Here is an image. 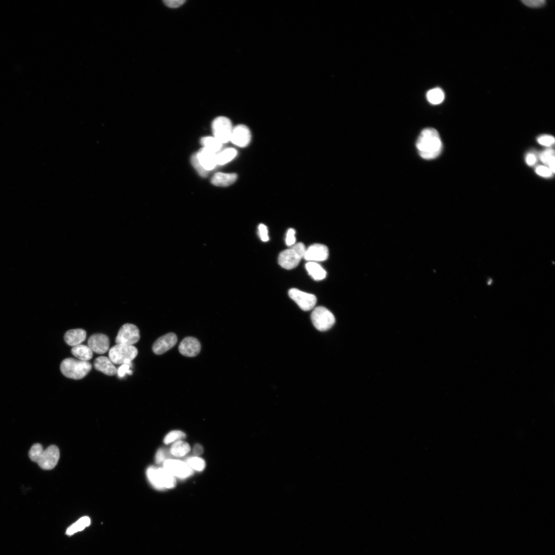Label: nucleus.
Instances as JSON below:
<instances>
[{"label": "nucleus", "mask_w": 555, "mask_h": 555, "mask_svg": "<svg viewBox=\"0 0 555 555\" xmlns=\"http://www.w3.org/2000/svg\"><path fill=\"white\" fill-rule=\"evenodd\" d=\"M237 178V176L235 173L218 172L213 176L211 182L214 186L226 187L233 184Z\"/></svg>", "instance_id": "nucleus-20"}, {"label": "nucleus", "mask_w": 555, "mask_h": 555, "mask_svg": "<svg viewBox=\"0 0 555 555\" xmlns=\"http://www.w3.org/2000/svg\"><path fill=\"white\" fill-rule=\"evenodd\" d=\"M203 449L201 445L199 444H196L193 448V452L195 456L201 455L203 452Z\"/></svg>", "instance_id": "nucleus-41"}, {"label": "nucleus", "mask_w": 555, "mask_h": 555, "mask_svg": "<svg viewBox=\"0 0 555 555\" xmlns=\"http://www.w3.org/2000/svg\"><path fill=\"white\" fill-rule=\"evenodd\" d=\"M203 147L216 153L222 146V143L214 137H204L200 140Z\"/></svg>", "instance_id": "nucleus-25"}, {"label": "nucleus", "mask_w": 555, "mask_h": 555, "mask_svg": "<svg viewBox=\"0 0 555 555\" xmlns=\"http://www.w3.org/2000/svg\"><path fill=\"white\" fill-rule=\"evenodd\" d=\"M163 468L174 476L185 478L193 473V470L184 461L168 459L163 462Z\"/></svg>", "instance_id": "nucleus-11"}, {"label": "nucleus", "mask_w": 555, "mask_h": 555, "mask_svg": "<svg viewBox=\"0 0 555 555\" xmlns=\"http://www.w3.org/2000/svg\"><path fill=\"white\" fill-rule=\"evenodd\" d=\"M191 163L200 176L202 177H206L208 176L210 172L206 170L200 164L196 153H194L192 155L191 157Z\"/></svg>", "instance_id": "nucleus-30"}, {"label": "nucleus", "mask_w": 555, "mask_h": 555, "mask_svg": "<svg viewBox=\"0 0 555 555\" xmlns=\"http://www.w3.org/2000/svg\"><path fill=\"white\" fill-rule=\"evenodd\" d=\"M538 142L540 144L545 146H550L554 143V138L553 136L548 135H544L540 136L538 139Z\"/></svg>", "instance_id": "nucleus-32"}, {"label": "nucleus", "mask_w": 555, "mask_h": 555, "mask_svg": "<svg viewBox=\"0 0 555 555\" xmlns=\"http://www.w3.org/2000/svg\"><path fill=\"white\" fill-rule=\"evenodd\" d=\"M305 268L308 274L314 280H322L326 277V271L316 262H307L305 265Z\"/></svg>", "instance_id": "nucleus-21"}, {"label": "nucleus", "mask_w": 555, "mask_h": 555, "mask_svg": "<svg viewBox=\"0 0 555 555\" xmlns=\"http://www.w3.org/2000/svg\"><path fill=\"white\" fill-rule=\"evenodd\" d=\"M190 449V446L187 442L178 440L172 445L170 452L173 456L180 457L186 455Z\"/></svg>", "instance_id": "nucleus-24"}, {"label": "nucleus", "mask_w": 555, "mask_h": 555, "mask_svg": "<svg viewBox=\"0 0 555 555\" xmlns=\"http://www.w3.org/2000/svg\"><path fill=\"white\" fill-rule=\"evenodd\" d=\"M196 154L200 164L206 170L210 172L217 165L216 153L202 147Z\"/></svg>", "instance_id": "nucleus-17"}, {"label": "nucleus", "mask_w": 555, "mask_h": 555, "mask_svg": "<svg viewBox=\"0 0 555 555\" xmlns=\"http://www.w3.org/2000/svg\"><path fill=\"white\" fill-rule=\"evenodd\" d=\"M526 162L529 165H533L536 162L535 155L533 153H528L526 157Z\"/></svg>", "instance_id": "nucleus-40"}, {"label": "nucleus", "mask_w": 555, "mask_h": 555, "mask_svg": "<svg viewBox=\"0 0 555 555\" xmlns=\"http://www.w3.org/2000/svg\"><path fill=\"white\" fill-rule=\"evenodd\" d=\"M168 452L164 449L160 448L157 451L155 455V462L157 464L163 463L169 457Z\"/></svg>", "instance_id": "nucleus-33"}, {"label": "nucleus", "mask_w": 555, "mask_h": 555, "mask_svg": "<svg viewBox=\"0 0 555 555\" xmlns=\"http://www.w3.org/2000/svg\"><path fill=\"white\" fill-rule=\"evenodd\" d=\"M233 127L230 120L224 116L216 118L212 123L213 137L222 144L230 140Z\"/></svg>", "instance_id": "nucleus-8"}, {"label": "nucleus", "mask_w": 555, "mask_h": 555, "mask_svg": "<svg viewBox=\"0 0 555 555\" xmlns=\"http://www.w3.org/2000/svg\"><path fill=\"white\" fill-rule=\"evenodd\" d=\"M72 355L79 360L88 361L92 357V351L87 345L79 344L73 346L71 350Z\"/></svg>", "instance_id": "nucleus-22"}, {"label": "nucleus", "mask_w": 555, "mask_h": 555, "mask_svg": "<svg viewBox=\"0 0 555 555\" xmlns=\"http://www.w3.org/2000/svg\"><path fill=\"white\" fill-rule=\"evenodd\" d=\"M95 368L108 376L117 374V369L109 358L101 356L96 358L94 362Z\"/></svg>", "instance_id": "nucleus-18"}, {"label": "nucleus", "mask_w": 555, "mask_h": 555, "mask_svg": "<svg viewBox=\"0 0 555 555\" xmlns=\"http://www.w3.org/2000/svg\"><path fill=\"white\" fill-rule=\"evenodd\" d=\"M130 367L131 366L128 364H122L117 370L118 376L121 378L124 377L125 376L126 374H127L130 375H132L133 374V372L130 369Z\"/></svg>", "instance_id": "nucleus-35"}, {"label": "nucleus", "mask_w": 555, "mask_h": 555, "mask_svg": "<svg viewBox=\"0 0 555 555\" xmlns=\"http://www.w3.org/2000/svg\"><path fill=\"white\" fill-rule=\"evenodd\" d=\"M186 434L182 431L174 430L169 433L164 437L163 441L165 444H169L176 440L184 438Z\"/></svg>", "instance_id": "nucleus-31"}, {"label": "nucleus", "mask_w": 555, "mask_h": 555, "mask_svg": "<svg viewBox=\"0 0 555 555\" xmlns=\"http://www.w3.org/2000/svg\"><path fill=\"white\" fill-rule=\"evenodd\" d=\"M186 1L184 0H167L163 1L164 4L170 8H177L181 6Z\"/></svg>", "instance_id": "nucleus-39"}, {"label": "nucleus", "mask_w": 555, "mask_h": 555, "mask_svg": "<svg viewBox=\"0 0 555 555\" xmlns=\"http://www.w3.org/2000/svg\"><path fill=\"white\" fill-rule=\"evenodd\" d=\"M258 230L259 236L261 240L263 242L268 241L269 240V237L267 227L264 224H261L258 227Z\"/></svg>", "instance_id": "nucleus-38"}, {"label": "nucleus", "mask_w": 555, "mask_h": 555, "mask_svg": "<svg viewBox=\"0 0 555 555\" xmlns=\"http://www.w3.org/2000/svg\"><path fill=\"white\" fill-rule=\"evenodd\" d=\"M29 458L44 470H51L57 465L60 457L58 447L51 445L45 450L39 443L33 445L28 453Z\"/></svg>", "instance_id": "nucleus-2"}, {"label": "nucleus", "mask_w": 555, "mask_h": 555, "mask_svg": "<svg viewBox=\"0 0 555 555\" xmlns=\"http://www.w3.org/2000/svg\"><path fill=\"white\" fill-rule=\"evenodd\" d=\"M87 344L92 351L97 354H103L109 348V340L104 334H96L89 337Z\"/></svg>", "instance_id": "nucleus-16"}, {"label": "nucleus", "mask_w": 555, "mask_h": 555, "mask_svg": "<svg viewBox=\"0 0 555 555\" xmlns=\"http://www.w3.org/2000/svg\"><path fill=\"white\" fill-rule=\"evenodd\" d=\"M140 339L139 330L133 324L126 323L120 328L115 339L116 344L132 345Z\"/></svg>", "instance_id": "nucleus-9"}, {"label": "nucleus", "mask_w": 555, "mask_h": 555, "mask_svg": "<svg viewBox=\"0 0 555 555\" xmlns=\"http://www.w3.org/2000/svg\"><path fill=\"white\" fill-rule=\"evenodd\" d=\"M138 350L133 345L116 344L109 351V358L116 364H126L132 366L131 361L137 356Z\"/></svg>", "instance_id": "nucleus-6"}, {"label": "nucleus", "mask_w": 555, "mask_h": 555, "mask_svg": "<svg viewBox=\"0 0 555 555\" xmlns=\"http://www.w3.org/2000/svg\"><path fill=\"white\" fill-rule=\"evenodd\" d=\"M91 369V364L87 361L68 358L60 364L61 373L65 377L72 379H81L85 377Z\"/></svg>", "instance_id": "nucleus-3"}, {"label": "nucleus", "mask_w": 555, "mask_h": 555, "mask_svg": "<svg viewBox=\"0 0 555 555\" xmlns=\"http://www.w3.org/2000/svg\"><path fill=\"white\" fill-rule=\"evenodd\" d=\"M305 250V245L302 243H298L290 248L282 251L278 257L279 265L288 270L294 268L304 258Z\"/></svg>", "instance_id": "nucleus-5"}, {"label": "nucleus", "mask_w": 555, "mask_h": 555, "mask_svg": "<svg viewBox=\"0 0 555 555\" xmlns=\"http://www.w3.org/2000/svg\"><path fill=\"white\" fill-rule=\"evenodd\" d=\"M251 137L249 128L245 125L239 124L233 127L230 141L237 146L244 147L249 144Z\"/></svg>", "instance_id": "nucleus-12"}, {"label": "nucleus", "mask_w": 555, "mask_h": 555, "mask_svg": "<svg viewBox=\"0 0 555 555\" xmlns=\"http://www.w3.org/2000/svg\"><path fill=\"white\" fill-rule=\"evenodd\" d=\"M177 341V338L174 333H168L159 337L154 343L153 351L156 355H161L174 346Z\"/></svg>", "instance_id": "nucleus-13"}, {"label": "nucleus", "mask_w": 555, "mask_h": 555, "mask_svg": "<svg viewBox=\"0 0 555 555\" xmlns=\"http://www.w3.org/2000/svg\"><path fill=\"white\" fill-rule=\"evenodd\" d=\"M328 256V249L323 244H314L306 249L304 258L309 262H320L326 260Z\"/></svg>", "instance_id": "nucleus-14"}, {"label": "nucleus", "mask_w": 555, "mask_h": 555, "mask_svg": "<svg viewBox=\"0 0 555 555\" xmlns=\"http://www.w3.org/2000/svg\"><path fill=\"white\" fill-rule=\"evenodd\" d=\"M522 2L526 6L532 8H539L543 6L546 2L544 0H524Z\"/></svg>", "instance_id": "nucleus-36"}, {"label": "nucleus", "mask_w": 555, "mask_h": 555, "mask_svg": "<svg viewBox=\"0 0 555 555\" xmlns=\"http://www.w3.org/2000/svg\"><path fill=\"white\" fill-rule=\"evenodd\" d=\"M416 146L420 157L427 160L436 158L442 149L438 132L432 127L424 128L421 131L417 139Z\"/></svg>", "instance_id": "nucleus-1"}, {"label": "nucleus", "mask_w": 555, "mask_h": 555, "mask_svg": "<svg viewBox=\"0 0 555 555\" xmlns=\"http://www.w3.org/2000/svg\"><path fill=\"white\" fill-rule=\"evenodd\" d=\"M541 161L552 172L554 173V152L552 149H548L542 152L540 155Z\"/></svg>", "instance_id": "nucleus-27"}, {"label": "nucleus", "mask_w": 555, "mask_h": 555, "mask_svg": "<svg viewBox=\"0 0 555 555\" xmlns=\"http://www.w3.org/2000/svg\"><path fill=\"white\" fill-rule=\"evenodd\" d=\"M191 468L197 471H201L205 467V462L201 458L194 456L191 457L184 461Z\"/></svg>", "instance_id": "nucleus-29"}, {"label": "nucleus", "mask_w": 555, "mask_h": 555, "mask_svg": "<svg viewBox=\"0 0 555 555\" xmlns=\"http://www.w3.org/2000/svg\"><path fill=\"white\" fill-rule=\"evenodd\" d=\"M536 173L544 177H549L553 174L552 172L545 165H539L535 169Z\"/></svg>", "instance_id": "nucleus-34"}, {"label": "nucleus", "mask_w": 555, "mask_h": 555, "mask_svg": "<svg viewBox=\"0 0 555 555\" xmlns=\"http://www.w3.org/2000/svg\"><path fill=\"white\" fill-rule=\"evenodd\" d=\"M237 155V151L233 148L226 149L217 154V165H223L231 161Z\"/></svg>", "instance_id": "nucleus-26"}, {"label": "nucleus", "mask_w": 555, "mask_h": 555, "mask_svg": "<svg viewBox=\"0 0 555 555\" xmlns=\"http://www.w3.org/2000/svg\"><path fill=\"white\" fill-rule=\"evenodd\" d=\"M146 474L150 483L156 489L172 488L176 485L175 477L163 467H149Z\"/></svg>", "instance_id": "nucleus-4"}, {"label": "nucleus", "mask_w": 555, "mask_h": 555, "mask_svg": "<svg viewBox=\"0 0 555 555\" xmlns=\"http://www.w3.org/2000/svg\"><path fill=\"white\" fill-rule=\"evenodd\" d=\"M86 332L83 329H70L66 332L64 338L65 342L70 346L80 344L86 339Z\"/></svg>", "instance_id": "nucleus-19"}, {"label": "nucleus", "mask_w": 555, "mask_h": 555, "mask_svg": "<svg viewBox=\"0 0 555 555\" xmlns=\"http://www.w3.org/2000/svg\"><path fill=\"white\" fill-rule=\"evenodd\" d=\"M311 320L314 327L321 331L328 330L335 323L334 314L323 306H318L313 310Z\"/></svg>", "instance_id": "nucleus-7"}, {"label": "nucleus", "mask_w": 555, "mask_h": 555, "mask_svg": "<svg viewBox=\"0 0 555 555\" xmlns=\"http://www.w3.org/2000/svg\"><path fill=\"white\" fill-rule=\"evenodd\" d=\"M201 349L199 341L193 337L184 338L180 343L178 350L180 353L186 357H193L197 356Z\"/></svg>", "instance_id": "nucleus-15"}, {"label": "nucleus", "mask_w": 555, "mask_h": 555, "mask_svg": "<svg viewBox=\"0 0 555 555\" xmlns=\"http://www.w3.org/2000/svg\"><path fill=\"white\" fill-rule=\"evenodd\" d=\"M295 230L290 228L287 231L286 237V243L288 246H291L295 244Z\"/></svg>", "instance_id": "nucleus-37"}, {"label": "nucleus", "mask_w": 555, "mask_h": 555, "mask_svg": "<svg viewBox=\"0 0 555 555\" xmlns=\"http://www.w3.org/2000/svg\"><path fill=\"white\" fill-rule=\"evenodd\" d=\"M289 297L304 311L312 309L317 302L316 296L312 294L302 291L296 288H291L288 291Z\"/></svg>", "instance_id": "nucleus-10"}, {"label": "nucleus", "mask_w": 555, "mask_h": 555, "mask_svg": "<svg viewBox=\"0 0 555 555\" xmlns=\"http://www.w3.org/2000/svg\"><path fill=\"white\" fill-rule=\"evenodd\" d=\"M444 93L439 88L430 89L427 94V98L428 101L433 104H438L441 103L444 99Z\"/></svg>", "instance_id": "nucleus-28"}, {"label": "nucleus", "mask_w": 555, "mask_h": 555, "mask_svg": "<svg viewBox=\"0 0 555 555\" xmlns=\"http://www.w3.org/2000/svg\"><path fill=\"white\" fill-rule=\"evenodd\" d=\"M90 524V519L89 517H82L67 528L66 533L68 535H71L78 531L83 530Z\"/></svg>", "instance_id": "nucleus-23"}]
</instances>
